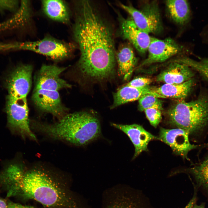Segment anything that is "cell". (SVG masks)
<instances>
[{
  "mask_svg": "<svg viewBox=\"0 0 208 208\" xmlns=\"http://www.w3.org/2000/svg\"><path fill=\"white\" fill-rule=\"evenodd\" d=\"M76 7L73 32L80 52L79 70L92 81L109 79L114 74L116 53L111 28L89 1H80Z\"/></svg>",
  "mask_w": 208,
  "mask_h": 208,
  "instance_id": "cell-1",
  "label": "cell"
},
{
  "mask_svg": "<svg viewBox=\"0 0 208 208\" xmlns=\"http://www.w3.org/2000/svg\"><path fill=\"white\" fill-rule=\"evenodd\" d=\"M14 189L26 198L48 208H67L71 199L64 185L42 170L34 169L23 172L15 182Z\"/></svg>",
  "mask_w": 208,
  "mask_h": 208,
  "instance_id": "cell-2",
  "label": "cell"
},
{
  "mask_svg": "<svg viewBox=\"0 0 208 208\" xmlns=\"http://www.w3.org/2000/svg\"><path fill=\"white\" fill-rule=\"evenodd\" d=\"M35 127L53 139L84 146L101 135L100 122L92 114L80 112L65 115L55 124H36Z\"/></svg>",
  "mask_w": 208,
  "mask_h": 208,
  "instance_id": "cell-3",
  "label": "cell"
},
{
  "mask_svg": "<svg viewBox=\"0 0 208 208\" xmlns=\"http://www.w3.org/2000/svg\"><path fill=\"white\" fill-rule=\"evenodd\" d=\"M169 122L190 135L201 133L208 124V95L201 94L189 102L182 100L173 105L167 112Z\"/></svg>",
  "mask_w": 208,
  "mask_h": 208,
  "instance_id": "cell-4",
  "label": "cell"
},
{
  "mask_svg": "<svg viewBox=\"0 0 208 208\" xmlns=\"http://www.w3.org/2000/svg\"><path fill=\"white\" fill-rule=\"evenodd\" d=\"M76 46L73 43L47 36L40 40L34 41L0 42V52L27 50L41 54L53 60H59L70 56Z\"/></svg>",
  "mask_w": 208,
  "mask_h": 208,
  "instance_id": "cell-5",
  "label": "cell"
},
{
  "mask_svg": "<svg viewBox=\"0 0 208 208\" xmlns=\"http://www.w3.org/2000/svg\"><path fill=\"white\" fill-rule=\"evenodd\" d=\"M119 5L130 15L135 25L143 31L149 34L161 32L163 27L157 1H145L139 9L131 5L120 3Z\"/></svg>",
  "mask_w": 208,
  "mask_h": 208,
  "instance_id": "cell-6",
  "label": "cell"
},
{
  "mask_svg": "<svg viewBox=\"0 0 208 208\" xmlns=\"http://www.w3.org/2000/svg\"><path fill=\"white\" fill-rule=\"evenodd\" d=\"M5 111L7 127L12 133L18 134L24 138L28 137L36 140L29 125L26 99H17L8 95Z\"/></svg>",
  "mask_w": 208,
  "mask_h": 208,
  "instance_id": "cell-7",
  "label": "cell"
},
{
  "mask_svg": "<svg viewBox=\"0 0 208 208\" xmlns=\"http://www.w3.org/2000/svg\"><path fill=\"white\" fill-rule=\"evenodd\" d=\"M184 51L183 46L171 38L160 39L152 37L147 50L148 57L140 66L163 62Z\"/></svg>",
  "mask_w": 208,
  "mask_h": 208,
  "instance_id": "cell-8",
  "label": "cell"
},
{
  "mask_svg": "<svg viewBox=\"0 0 208 208\" xmlns=\"http://www.w3.org/2000/svg\"><path fill=\"white\" fill-rule=\"evenodd\" d=\"M32 67L20 64L9 75L6 81L8 95L17 99H26L31 84Z\"/></svg>",
  "mask_w": 208,
  "mask_h": 208,
  "instance_id": "cell-9",
  "label": "cell"
},
{
  "mask_svg": "<svg viewBox=\"0 0 208 208\" xmlns=\"http://www.w3.org/2000/svg\"><path fill=\"white\" fill-rule=\"evenodd\" d=\"M189 135L188 131L181 128L169 129L161 127L158 137L159 140L169 146L174 153L188 159V153L198 146L190 142Z\"/></svg>",
  "mask_w": 208,
  "mask_h": 208,
  "instance_id": "cell-10",
  "label": "cell"
},
{
  "mask_svg": "<svg viewBox=\"0 0 208 208\" xmlns=\"http://www.w3.org/2000/svg\"><path fill=\"white\" fill-rule=\"evenodd\" d=\"M66 69L65 67L54 65H43L36 76L34 89L58 91L70 88L71 85L60 77Z\"/></svg>",
  "mask_w": 208,
  "mask_h": 208,
  "instance_id": "cell-11",
  "label": "cell"
},
{
  "mask_svg": "<svg viewBox=\"0 0 208 208\" xmlns=\"http://www.w3.org/2000/svg\"><path fill=\"white\" fill-rule=\"evenodd\" d=\"M32 99L36 106L44 112L60 119L65 115L67 109L62 103L58 91L34 89Z\"/></svg>",
  "mask_w": 208,
  "mask_h": 208,
  "instance_id": "cell-12",
  "label": "cell"
},
{
  "mask_svg": "<svg viewBox=\"0 0 208 208\" xmlns=\"http://www.w3.org/2000/svg\"><path fill=\"white\" fill-rule=\"evenodd\" d=\"M120 31L122 37L129 42L141 54L147 51L152 37L139 28L130 18H126L118 14Z\"/></svg>",
  "mask_w": 208,
  "mask_h": 208,
  "instance_id": "cell-13",
  "label": "cell"
},
{
  "mask_svg": "<svg viewBox=\"0 0 208 208\" xmlns=\"http://www.w3.org/2000/svg\"><path fill=\"white\" fill-rule=\"evenodd\" d=\"M111 125L122 131L129 138L135 148L132 159L142 152L148 151V146L150 141L159 140L158 137L146 131L142 126L136 124L127 125L112 123Z\"/></svg>",
  "mask_w": 208,
  "mask_h": 208,
  "instance_id": "cell-14",
  "label": "cell"
},
{
  "mask_svg": "<svg viewBox=\"0 0 208 208\" xmlns=\"http://www.w3.org/2000/svg\"><path fill=\"white\" fill-rule=\"evenodd\" d=\"M194 76L189 66L173 62L157 76L156 80L166 84H179L192 79Z\"/></svg>",
  "mask_w": 208,
  "mask_h": 208,
  "instance_id": "cell-15",
  "label": "cell"
},
{
  "mask_svg": "<svg viewBox=\"0 0 208 208\" xmlns=\"http://www.w3.org/2000/svg\"><path fill=\"white\" fill-rule=\"evenodd\" d=\"M116 57L119 75L123 80H127L131 77L137 62L132 48L127 44H123L116 52Z\"/></svg>",
  "mask_w": 208,
  "mask_h": 208,
  "instance_id": "cell-16",
  "label": "cell"
},
{
  "mask_svg": "<svg viewBox=\"0 0 208 208\" xmlns=\"http://www.w3.org/2000/svg\"><path fill=\"white\" fill-rule=\"evenodd\" d=\"M152 88L149 86L138 88L125 85L114 94L113 103L111 108L113 109L128 102L138 100L141 96L146 94H152L159 98H162L154 92Z\"/></svg>",
  "mask_w": 208,
  "mask_h": 208,
  "instance_id": "cell-17",
  "label": "cell"
},
{
  "mask_svg": "<svg viewBox=\"0 0 208 208\" xmlns=\"http://www.w3.org/2000/svg\"><path fill=\"white\" fill-rule=\"evenodd\" d=\"M44 14L51 20L64 24L69 23L70 14L66 3L62 0H46L41 1Z\"/></svg>",
  "mask_w": 208,
  "mask_h": 208,
  "instance_id": "cell-18",
  "label": "cell"
},
{
  "mask_svg": "<svg viewBox=\"0 0 208 208\" xmlns=\"http://www.w3.org/2000/svg\"><path fill=\"white\" fill-rule=\"evenodd\" d=\"M194 84V81L192 78L182 83H165L160 87L152 88V89L163 98L168 97L183 99L190 92Z\"/></svg>",
  "mask_w": 208,
  "mask_h": 208,
  "instance_id": "cell-19",
  "label": "cell"
},
{
  "mask_svg": "<svg viewBox=\"0 0 208 208\" xmlns=\"http://www.w3.org/2000/svg\"><path fill=\"white\" fill-rule=\"evenodd\" d=\"M31 9L29 1H21L18 10L10 19L0 23V32L24 26L30 21Z\"/></svg>",
  "mask_w": 208,
  "mask_h": 208,
  "instance_id": "cell-20",
  "label": "cell"
},
{
  "mask_svg": "<svg viewBox=\"0 0 208 208\" xmlns=\"http://www.w3.org/2000/svg\"><path fill=\"white\" fill-rule=\"evenodd\" d=\"M166 8L171 19L181 25L187 24L191 17V11L187 0H167L165 2Z\"/></svg>",
  "mask_w": 208,
  "mask_h": 208,
  "instance_id": "cell-21",
  "label": "cell"
},
{
  "mask_svg": "<svg viewBox=\"0 0 208 208\" xmlns=\"http://www.w3.org/2000/svg\"><path fill=\"white\" fill-rule=\"evenodd\" d=\"M174 61L188 66L197 72L204 79L208 81V58L196 60L183 56Z\"/></svg>",
  "mask_w": 208,
  "mask_h": 208,
  "instance_id": "cell-22",
  "label": "cell"
},
{
  "mask_svg": "<svg viewBox=\"0 0 208 208\" xmlns=\"http://www.w3.org/2000/svg\"><path fill=\"white\" fill-rule=\"evenodd\" d=\"M190 171L199 184L208 188V158L195 164Z\"/></svg>",
  "mask_w": 208,
  "mask_h": 208,
  "instance_id": "cell-23",
  "label": "cell"
},
{
  "mask_svg": "<svg viewBox=\"0 0 208 208\" xmlns=\"http://www.w3.org/2000/svg\"><path fill=\"white\" fill-rule=\"evenodd\" d=\"M138 100V109L141 111L150 108L156 109L161 110L163 109L161 100L154 95L146 94L144 95Z\"/></svg>",
  "mask_w": 208,
  "mask_h": 208,
  "instance_id": "cell-24",
  "label": "cell"
},
{
  "mask_svg": "<svg viewBox=\"0 0 208 208\" xmlns=\"http://www.w3.org/2000/svg\"><path fill=\"white\" fill-rule=\"evenodd\" d=\"M134 203L127 196H121L113 200L107 208H137Z\"/></svg>",
  "mask_w": 208,
  "mask_h": 208,
  "instance_id": "cell-25",
  "label": "cell"
},
{
  "mask_svg": "<svg viewBox=\"0 0 208 208\" xmlns=\"http://www.w3.org/2000/svg\"><path fill=\"white\" fill-rule=\"evenodd\" d=\"M161 111L154 108L147 109L144 111L150 123L155 128L157 126L162 119Z\"/></svg>",
  "mask_w": 208,
  "mask_h": 208,
  "instance_id": "cell-26",
  "label": "cell"
},
{
  "mask_svg": "<svg viewBox=\"0 0 208 208\" xmlns=\"http://www.w3.org/2000/svg\"><path fill=\"white\" fill-rule=\"evenodd\" d=\"M19 6L18 0H0V12L3 13L6 11L15 12Z\"/></svg>",
  "mask_w": 208,
  "mask_h": 208,
  "instance_id": "cell-27",
  "label": "cell"
},
{
  "mask_svg": "<svg viewBox=\"0 0 208 208\" xmlns=\"http://www.w3.org/2000/svg\"><path fill=\"white\" fill-rule=\"evenodd\" d=\"M152 81L151 78L140 77L134 79L126 85L136 88H142L148 86Z\"/></svg>",
  "mask_w": 208,
  "mask_h": 208,
  "instance_id": "cell-28",
  "label": "cell"
},
{
  "mask_svg": "<svg viewBox=\"0 0 208 208\" xmlns=\"http://www.w3.org/2000/svg\"><path fill=\"white\" fill-rule=\"evenodd\" d=\"M7 208H34L32 207L29 206H25L21 204L10 202L7 203Z\"/></svg>",
  "mask_w": 208,
  "mask_h": 208,
  "instance_id": "cell-29",
  "label": "cell"
},
{
  "mask_svg": "<svg viewBox=\"0 0 208 208\" xmlns=\"http://www.w3.org/2000/svg\"><path fill=\"white\" fill-rule=\"evenodd\" d=\"M195 201V198H193L184 208H192L194 205Z\"/></svg>",
  "mask_w": 208,
  "mask_h": 208,
  "instance_id": "cell-30",
  "label": "cell"
},
{
  "mask_svg": "<svg viewBox=\"0 0 208 208\" xmlns=\"http://www.w3.org/2000/svg\"><path fill=\"white\" fill-rule=\"evenodd\" d=\"M0 208H7V203L4 199L0 198Z\"/></svg>",
  "mask_w": 208,
  "mask_h": 208,
  "instance_id": "cell-31",
  "label": "cell"
},
{
  "mask_svg": "<svg viewBox=\"0 0 208 208\" xmlns=\"http://www.w3.org/2000/svg\"><path fill=\"white\" fill-rule=\"evenodd\" d=\"M192 208H204L203 206L201 205H194L193 206Z\"/></svg>",
  "mask_w": 208,
  "mask_h": 208,
  "instance_id": "cell-32",
  "label": "cell"
}]
</instances>
